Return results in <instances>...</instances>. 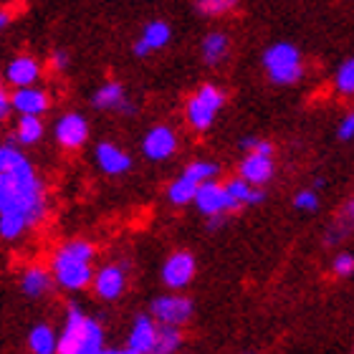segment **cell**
<instances>
[{
	"label": "cell",
	"instance_id": "cell-1",
	"mask_svg": "<svg viewBox=\"0 0 354 354\" xmlns=\"http://www.w3.org/2000/svg\"><path fill=\"white\" fill-rule=\"evenodd\" d=\"M48 215L46 185L21 145L10 137L0 145V236L18 241Z\"/></svg>",
	"mask_w": 354,
	"mask_h": 354
},
{
	"label": "cell",
	"instance_id": "cell-2",
	"mask_svg": "<svg viewBox=\"0 0 354 354\" xmlns=\"http://www.w3.org/2000/svg\"><path fill=\"white\" fill-rule=\"evenodd\" d=\"M104 349V326L84 314L82 306L66 309L64 329L59 332V354H99Z\"/></svg>",
	"mask_w": 354,
	"mask_h": 354
},
{
	"label": "cell",
	"instance_id": "cell-3",
	"mask_svg": "<svg viewBox=\"0 0 354 354\" xmlns=\"http://www.w3.org/2000/svg\"><path fill=\"white\" fill-rule=\"evenodd\" d=\"M263 68L268 82L276 86H294L304 79V59L301 51L288 41L268 46L263 51Z\"/></svg>",
	"mask_w": 354,
	"mask_h": 354
},
{
	"label": "cell",
	"instance_id": "cell-4",
	"mask_svg": "<svg viewBox=\"0 0 354 354\" xmlns=\"http://www.w3.org/2000/svg\"><path fill=\"white\" fill-rule=\"evenodd\" d=\"M225 106V91L218 84H203L185 104V119L195 132H207Z\"/></svg>",
	"mask_w": 354,
	"mask_h": 354
},
{
	"label": "cell",
	"instance_id": "cell-5",
	"mask_svg": "<svg viewBox=\"0 0 354 354\" xmlns=\"http://www.w3.org/2000/svg\"><path fill=\"white\" fill-rule=\"evenodd\" d=\"M51 273L56 279V286L66 288V291H84L91 286L96 271L91 268V261H82L56 248V253L51 256Z\"/></svg>",
	"mask_w": 354,
	"mask_h": 354
},
{
	"label": "cell",
	"instance_id": "cell-6",
	"mask_svg": "<svg viewBox=\"0 0 354 354\" xmlns=\"http://www.w3.org/2000/svg\"><path fill=\"white\" fill-rule=\"evenodd\" d=\"M192 311H195L192 299L180 294V291H170V294L157 296L149 304V314L157 319V324H167V326H185L192 319Z\"/></svg>",
	"mask_w": 354,
	"mask_h": 354
},
{
	"label": "cell",
	"instance_id": "cell-7",
	"mask_svg": "<svg viewBox=\"0 0 354 354\" xmlns=\"http://www.w3.org/2000/svg\"><path fill=\"white\" fill-rule=\"evenodd\" d=\"M192 205L198 207L205 218H213V215H230L238 213L233 200L228 195V187L225 183H218V180H207L198 187V195H195V203Z\"/></svg>",
	"mask_w": 354,
	"mask_h": 354
},
{
	"label": "cell",
	"instance_id": "cell-8",
	"mask_svg": "<svg viewBox=\"0 0 354 354\" xmlns=\"http://www.w3.org/2000/svg\"><path fill=\"white\" fill-rule=\"evenodd\" d=\"M53 140L64 149H82L88 140V122L79 111H66L53 124Z\"/></svg>",
	"mask_w": 354,
	"mask_h": 354
},
{
	"label": "cell",
	"instance_id": "cell-9",
	"mask_svg": "<svg viewBox=\"0 0 354 354\" xmlns=\"http://www.w3.org/2000/svg\"><path fill=\"white\" fill-rule=\"evenodd\" d=\"M94 294L102 301H117L127 291V263H104L96 268L91 281Z\"/></svg>",
	"mask_w": 354,
	"mask_h": 354
},
{
	"label": "cell",
	"instance_id": "cell-10",
	"mask_svg": "<svg viewBox=\"0 0 354 354\" xmlns=\"http://www.w3.org/2000/svg\"><path fill=\"white\" fill-rule=\"evenodd\" d=\"M195 279V256L190 251H175L162 263V283L170 291H183Z\"/></svg>",
	"mask_w": 354,
	"mask_h": 354
},
{
	"label": "cell",
	"instance_id": "cell-11",
	"mask_svg": "<svg viewBox=\"0 0 354 354\" xmlns=\"http://www.w3.org/2000/svg\"><path fill=\"white\" fill-rule=\"evenodd\" d=\"M177 152V134L172 127L157 124L142 137V155L152 162H165Z\"/></svg>",
	"mask_w": 354,
	"mask_h": 354
},
{
	"label": "cell",
	"instance_id": "cell-12",
	"mask_svg": "<svg viewBox=\"0 0 354 354\" xmlns=\"http://www.w3.org/2000/svg\"><path fill=\"white\" fill-rule=\"evenodd\" d=\"M41 61L36 56H28V53H18L13 59L8 61L6 71V84H10L13 88H23V86H36L38 79H41Z\"/></svg>",
	"mask_w": 354,
	"mask_h": 354
},
{
	"label": "cell",
	"instance_id": "cell-13",
	"mask_svg": "<svg viewBox=\"0 0 354 354\" xmlns=\"http://www.w3.org/2000/svg\"><path fill=\"white\" fill-rule=\"evenodd\" d=\"M94 162L99 165V170L109 177H119L132 170V157L127 155L124 149L114 145V142H99L94 147Z\"/></svg>",
	"mask_w": 354,
	"mask_h": 354
},
{
	"label": "cell",
	"instance_id": "cell-14",
	"mask_svg": "<svg viewBox=\"0 0 354 354\" xmlns=\"http://www.w3.org/2000/svg\"><path fill=\"white\" fill-rule=\"evenodd\" d=\"M10 102H13V111L18 117H23V114L41 117L51 106V96L41 86H23V88H13Z\"/></svg>",
	"mask_w": 354,
	"mask_h": 354
},
{
	"label": "cell",
	"instance_id": "cell-15",
	"mask_svg": "<svg viewBox=\"0 0 354 354\" xmlns=\"http://www.w3.org/2000/svg\"><path fill=\"white\" fill-rule=\"evenodd\" d=\"M273 172H276V165H273V157L259 155V152H245L241 165H238V175L248 180L256 187H263L266 183H271Z\"/></svg>",
	"mask_w": 354,
	"mask_h": 354
},
{
	"label": "cell",
	"instance_id": "cell-16",
	"mask_svg": "<svg viewBox=\"0 0 354 354\" xmlns=\"http://www.w3.org/2000/svg\"><path fill=\"white\" fill-rule=\"evenodd\" d=\"M157 329H160V324L152 314H137L132 326H129V334H127V344L140 354H149L155 347Z\"/></svg>",
	"mask_w": 354,
	"mask_h": 354
},
{
	"label": "cell",
	"instance_id": "cell-17",
	"mask_svg": "<svg viewBox=\"0 0 354 354\" xmlns=\"http://www.w3.org/2000/svg\"><path fill=\"white\" fill-rule=\"evenodd\" d=\"M53 283H56V279H53L51 268H46L41 263H30L21 273V294L28 299H41V296L51 294Z\"/></svg>",
	"mask_w": 354,
	"mask_h": 354
},
{
	"label": "cell",
	"instance_id": "cell-18",
	"mask_svg": "<svg viewBox=\"0 0 354 354\" xmlns=\"http://www.w3.org/2000/svg\"><path fill=\"white\" fill-rule=\"evenodd\" d=\"M225 187H228V195H230V200H233L236 210H243V207H248V205H259L266 198L263 187H256V185H251L241 175L230 177L228 183H225Z\"/></svg>",
	"mask_w": 354,
	"mask_h": 354
},
{
	"label": "cell",
	"instance_id": "cell-19",
	"mask_svg": "<svg viewBox=\"0 0 354 354\" xmlns=\"http://www.w3.org/2000/svg\"><path fill=\"white\" fill-rule=\"evenodd\" d=\"M127 102V91L119 82H104L91 94V106L99 111H119Z\"/></svg>",
	"mask_w": 354,
	"mask_h": 354
},
{
	"label": "cell",
	"instance_id": "cell-20",
	"mask_svg": "<svg viewBox=\"0 0 354 354\" xmlns=\"http://www.w3.org/2000/svg\"><path fill=\"white\" fill-rule=\"evenodd\" d=\"M30 354H59V332L51 324H36L26 337Z\"/></svg>",
	"mask_w": 354,
	"mask_h": 354
},
{
	"label": "cell",
	"instance_id": "cell-21",
	"mask_svg": "<svg viewBox=\"0 0 354 354\" xmlns=\"http://www.w3.org/2000/svg\"><path fill=\"white\" fill-rule=\"evenodd\" d=\"M228 51H230V41L223 30H210L203 38V44H200V56H203V61H205L207 66L223 64V61L228 59Z\"/></svg>",
	"mask_w": 354,
	"mask_h": 354
},
{
	"label": "cell",
	"instance_id": "cell-22",
	"mask_svg": "<svg viewBox=\"0 0 354 354\" xmlns=\"http://www.w3.org/2000/svg\"><path fill=\"white\" fill-rule=\"evenodd\" d=\"M44 132H46V127H44V122H41V117L23 114V117H18V122H15L13 140L18 142L21 147H30V145H38V142L44 140Z\"/></svg>",
	"mask_w": 354,
	"mask_h": 354
},
{
	"label": "cell",
	"instance_id": "cell-23",
	"mask_svg": "<svg viewBox=\"0 0 354 354\" xmlns=\"http://www.w3.org/2000/svg\"><path fill=\"white\" fill-rule=\"evenodd\" d=\"M352 230H354V198H349L347 203L342 205L339 213H337V221H334L332 225H329V230H326L324 243L326 245L339 243L342 238H347Z\"/></svg>",
	"mask_w": 354,
	"mask_h": 354
},
{
	"label": "cell",
	"instance_id": "cell-24",
	"mask_svg": "<svg viewBox=\"0 0 354 354\" xmlns=\"http://www.w3.org/2000/svg\"><path fill=\"white\" fill-rule=\"evenodd\" d=\"M198 183H192L187 175H180L175 177L170 185H167V200H170L172 205L183 207V205H190V203H195V195H198Z\"/></svg>",
	"mask_w": 354,
	"mask_h": 354
},
{
	"label": "cell",
	"instance_id": "cell-25",
	"mask_svg": "<svg viewBox=\"0 0 354 354\" xmlns=\"http://www.w3.org/2000/svg\"><path fill=\"white\" fill-rule=\"evenodd\" d=\"M183 326H167V324H160L157 329V339H155V347L149 354H177L180 347H183Z\"/></svg>",
	"mask_w": 354,
	"mask_h": 354
},
{
	"label": "cell",
	"instance_id": "cell-26",
	"mask_svg": "<svg viewBox=\"0 0 354 354\" xmlns=\"http://www.w3.org/2000/svg\"><path fill=\"white\" fill-rule=\"evenodd\" d=\"M170 38H172L170 23H165V21H149L147 26L142 28L140 41H145V44H147L149 51H160V48H165V46L170 44Z\"/></svg>",
	"mask_w": 354,
	"mask_h": 354
},
{
	"label": "cell",
	"instance_id": "cell-27",
	"mask_svg": "<svg viewBox=\"0 0 354 354\" xmlns=\"http://www.w3.org/2000/svg\"><path fill=\"white\" fill-rule=\"evenodd\" d=\"M183 175H187L192 180V183H207V180H215V177L221 175V167L215 162H210V160H192L190 165H185Z\"/></svg>",
	"mask_w": 354,
	"mask_h": 354
},
{
	"label": "cell",
	"instance_id": "cell-28",
	"mask_svg": "<svg viewBox=\"0 0 354 354\" xmlns=\"http://www.w3.org/2000/svg\"><path fill=\"white\" fill-rule=\"evenodd\" d=\"M334 88L342 96H354V56L344 59L334 71Z\"/></svg>",
	"mask_w": 354,
	"mask_h": 354
},
{
	"label": "cell",
	"instance_id": "cell-29",
	"mask_svg": "<svg viewBox=\"0 0 354 354\" xmlns=\"http://www.w3.org/2000/svg\"><path fill=\"white\" fill-rule=\"evenodd\" d=\"M241 0H195V10L207 18H218V15L230 13Z\"/></svg>",
	"mask_w": 354,
	"mask_h": 354
},
{
	"label": "cell",
	"instance_id": "cell-30",
	"mask_svg": "<svg viewBox=\"0 0 354 354\" xmlns=\"http://www.w3.org/2000/svg\"><path fill=\"white\" fill-rule=\"evenodd\" d=\"M319 190H314V187H304V190H299L294 195V207L299 210V213H317L319 210Z\"/></svg>",
	"mask_w": 354,
	"mask_h": 354
},
{
	"label": "cell",
	"instance_id": "cell-31",
	"mask_svg": "<svg viewBox=\"0 0 354 354\" xmlns=\"http://www.w3.org/2000/svg\"><path fill=\"white\" fill-rule=\"evenodd\" d=\"M332 273L339 279H349L354 276V253H337L332 261Z\"/></svg>",
	"mask_w": 354,
	"mask_h": 354
},
{
	"label": "cell",
	"instance_id": "cell-32",
	"mask_svg": "<svg viewBox=\"0 0 354 354\" xmlns=\"http://www.w3.org/2000/svg\"><path fill=\"white\" fill-rule=\"evenodd\" d=\"M68 64H71V56H68V51H64V48H56V51L48 56V66H51L56 74L68 71Z\"/></svg>",
	"mask_w": 354,
	"mask_h": 354
},
{
	"label": "cell",
	"instance_id": "cell-33",
	"mask_svg": "<svg viewBox=\"0 0 354 354\" xmlns=\"http://www.w3.org/2000/svg\"><path fill=\"white\" fill-rule=\"evenodd\" d=\"M337 137H339L342 142H352L354 140V111H347V114L339 119Z\"/></svg>",
	"mask_w": 354,
	"mask_h": 354
},
{
	"label": "cell",
	"instance_id": "cell-34",
	"mask_svg": "<svg viewBox=\"0 0 354 354\" xmlns=\"http://www.w3.org/2000/svg\"><path fill=\"white\" fill-rule=\"evenodd\" d=\"M13 111V102H10V94H8L6 88L0 91V117L8 119V114Z\"/></svg>",
	"mask_w": 354,
	"mask_h": 354
},
{
	"label": "cell",
	"instance_id": "cell-35",
	"mask_svg": "<svg viewBox=\"0 0 354 354\" xmlns=\"http://www.w3.org/2000/svg\"><path fill=\"white\" fill-rule=\"evenodd\" d=\"M228 221V215H213V218H207V230H221Z\"/></svg>",
	"mask_w": 354,
	"mask_h": 354
},
{
	"label": "cell",
	"instance_id": "cell-36",
	"mask_svg": "<svg viewBox=\"0 0 354 354\" xmlns=\"http://www.w3.org/2000/svg\"><path fill=\"white\" fill-rule=\"evenodd\" d=\"M253 152H259V155H268V157H273V145L268 140H261L259 137V145H256V149Z\"/></svg>",
	"mask_w": 354,
	"mask_h": 354
},
{
	"label": "cell",
	"instance_id": "cell-37",
	"mask_svg": "<svg viewBox=\"0 0 354 354\" xmlns=\"http://www.w3.org/2000/svg\"><path fill=\"white\" fill-rule=\"evenodd\" d=\"M102 354H140V352H137V349H132L129 344H127V347H109V349L104 347V352H102Z\"/></svg>",
	"mask_w": 354,
	"mask_h": 354
},
{
	"label": "cell",
	"instance_id": "cell-38",
	"mask_svg": "<svg viewBox=\"0 0 354 354\" xmlns=\"http://www.w3.org/2000/svg\"><path fill=\"white\" fill-rule=\"evenodd\" d=\"M256 145H259V137H243V140H241V149H243V152H253Z\"/></svg>",
	"mask_w": 354,
	"mask_h": 354
},
{
	"label": "cell",
	"instance_id": "cell-39",
	"mask_svg": "<svg viewBox=\"0 0 354 354\" xmlns=\"http://www.w3.org/2000/svg\"><path fill=\"white\" fill-rule=\"evenodd\" d=\"M8 23H10V13H8V10H3V13H0V28H6Z\"/></svg>",
	"mask_w": 354,
	"mask_h": 354
},
{
	"label": "cell",
	"instance_id": "cell-40",
	"mask_svg": "<svg viewBox=\"0 0 354 354\" xmlns=\"http://www.w3.org/2000/svg\"><path fill=\"white\" fill-rule=\"evenodd\" d=\"M322 187H324V180L317 177V180H314V190H322Z\"/></svg>",
	"mask_w": 354,
	"mask_h": 354
},
{
	"label": "cell",
	"instance_id": "cell-41",
	"mask_svg": "<svg viewBox=\"0 0 354 354\" xmlns=\"http://www.w3.org/2000/svg\"><path fill=\"white\" fill-rule=\"evenodd\" d=\"M241 354H256V352H241Z\"/></svg>",
	"mask_w": 354,
	"mask_h": 354
},
{
	"label": "cell",
	"instance_id": "cell-42",
	"mask_svg": "<svg viewBox=\"0 0 354 354\" xmlns=\"http://www.w3.org/2000/svg\"><path fill=\"white\" fill-rule=\"evenodd\" d=\"M102 352H104V349H102ZM102 352H99V354H102Z\"/></svg>",
	"mask_w": 354,
	"mask_h": 354
}]
</instances>
